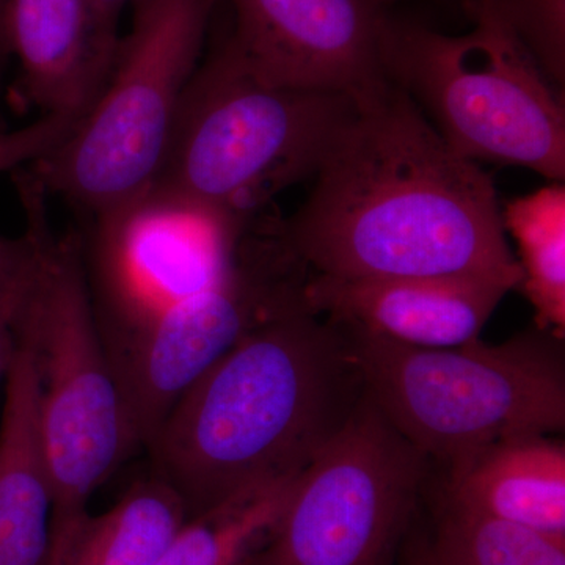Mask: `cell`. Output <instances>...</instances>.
Returning <instances> with one entry per match:
<instances>
[{
  "label": "cell",
  "mask_w": 565,
  "mask_h": 565,
  "mask_svg": "<svg viewBox=\"0 0 565 565\" xmlns=\"http://www.w3.org/2000/svg\"><path fill=\"white\" fill-rule=\"evenodd\" d=\"M282 233L311 273L522 285L493 180L396 85L359 103Z\"/></svg>",
  "instance_id": "1"
},
{
  "label": "cell",
  "mask_w": 565,
  "mask_h": 565,
  "mask_svg": "<svg viewBox=\"0 0 565 565\" xmlns=\"http://www.w3.org/2000/svg\"><path fill=\"white\" fill-rule=\"evenodd\" d=\"M340 323L308 305L264 322L212 364L147 446L188 516L299 478L363 396Z\"/></svg>",
  "instance_id": "2"
},
{
  "label": "cell",
  "mask_w": 565,
  "mask_h": 565,
  "mask_svg": "<svg viewBox=\"0 0 565 565\" xmlns=\"http://www.w3.org/2000/svg\"><path fill=\"white\" fill-rule=\"evenodd\" d=\"M343 327L364 393L448 470L487 446L565 427L563 337L535 329L501 344L418 348Z\"/></svg>",
  "instance_id": "3"
},
{
  "label": "cell",
  "mask_w": 565,
  "mask_h": 565,
  "mask_svg": "<svg viewBox=\"0 0 565 565\" xmlns=\"http://www.w3.org/2000/svg\"><path fill=\"white\" fill-rule=\"evenodd\" d=\"M356 110L352 96L262 79L226 39L189 82L154 184L253 217L315 178Z\"/></svg>",
  "instance_id": "4"
},
{
  "label": "cell",
  "mask_w": 565,
  "mask_h": 565,
  "mask_svg": "<svg viewBox=\"0 0 565 565\" xmlns=\"http://www.w3.org/2000/svg\"><path fill=\"white\" fill-rule=\"evenodd\" d=\"M460 3L473 22L462 35L396 17L385 46L386 81L468 161L525 167L563 182V96L490 0Z\"/></svg>",
  "instance_id": "5"
},
{
  "label": "cell",
  "mask_w": 565,
  "mask_h": 565,
  "mask_svg": "<svg viewBox=\"0 0 565 565\" xmlns=\"http://www.w3.org/2000/svg\"><path fill=\"white\" fill-rule=\"evenodd\" d=\"M40 374V433L52 490L51 565H66L90 520L88 500L136 446L93 316L81 232L43 233L25 308Z\"/></svg>",
  "instance_id": "6"
},
{
  "label": "cell",
  "mask_w": 565,
  "mask_h": 565,
  "mask_svg": "<svg viewBox=\"0 0 565 565\" xmlns=\"http://www.w3.org/2000/svg\"><path fill=\"white\" fill-rule=\"evenodd\" d=\"M221 2L132 0L131 32L120 40L98 102L58 147L31 163L47 195L92 218L154 184Z\"/></svg>",
  "instance_id": "7"
},
{
  "label": "cell",
  "mask_w": 565,
  "mask_h": 565,
  "mask_svg": "<svg viewBox=\"0 0 565 565\" xmlns=\"http://www.w3.org/2000/svg\"><path fill=\"white\" fill-rule=\"evenodd\" d=\"M258 215L152 184L90 218L82 258L110 366L163 315L226 277Z\"/></svg>",
  "instance_id": "8"
},
{
  "label": "cell",
  "mask_w": 565,
  "mask_h": 565,
  "mask_svg": "<svg viewBox=\"0 0 565 565\" xmlns=\"http://www.w3.org/2000/svg\"><path fill=\"white\" fill-rule=\"evenodd\" d=\"M429 462L363 392L244 565H396Z\"/></svg>",
  "instance_id": "9"
},
{
  "label": "cell",
  "mask_w": 565,
  "mask_h": 565,
  "mask_svg": "<svg viewBox=\"0 0 565 565\" xmlns=\"http://www.w3.org/2000/svg\"><path fill=\"white\" fill-rule=\"evenodd\" d=\"M310 267L282 218L259 214L223 280L162 316L111 364L139 445L151 444L185 390L264 322L307 305Z\"/></svg>",
  "instance_id": "10"
},
{
  "label": "cell",
  "mask_w": 565,
  "mask_h": 565,
  "mask_svg": "<svg viewBox=\"0 0 565 565\" xmlns=\"http://www.w3.org/2000/svg\"><path fill=\"white\" fill-rule=\"evenodd\" d=\"M228 36L245 65L270 84L366 102L388 84L386 40L403 0H226Z\"/></svg>",
  "instance_id": "11"
},
{
  "label": "cell",
  "mask_w": 565,
  "mask_h": 565,
  "mask_svg": "<svg viewBox=\"0 0 565 565\" xmlns=\"http://www.w3.org/2000/svg\"><path fill=\"white\" fill-rule=\"evenodd\" d=\"M512 282L482 277L337 278L311 274L305 300L351 329L418 348L478 340Z\"/></svg>",
  "instance_id": "12"
},
{
  "label": "cell",
  "mask_w": 565,
  "mask_h": 565,
  "mask_svg": "<svg viewBox=\"0 0 565 565\" xmlns=\"http://www.w3.org/2000/svg\"><path fill=\"white\" fill-rule=\"evenodd\" d=\"M21 95L41 115L81 121L98 102L120 46L93 0H7Z\"/></svg>",
  "instance_id": "13"
},
{
  "label": "cell",
  "mask_w": 565,
  "mask_h": 565,
  "mask_svg": "<svg viewBox=\"0 0 565 565\" xmlns=\"http://www.w3.org/2000/svg\"><path fill=\"white\" fill-rule=\"evenodd\" d=\"M0 423V565H51L52 490L40 433V374L25 316Z\"/></svg>",
  "instance_id": "14"
},
{
  "label": "cell",
  "mask_w": 565,
  "mask_h": 565,
  "mask_svg": "<svg viewBox=\"0 0 565 565\" xmlns=\"http://www.w3.org/2000/svg\"><path fill=\"white\" fill-rule=\"evenodd\" d=\"M457 503L565 539V448L546 435L498 441L448 470Z\"/></svg>",
  "instance_id": "15"
},
{
  "label": "cell",
  "mask_w": 565,
  "mask_h": 565,
  "mask_svg": "<svg viewBox=\"0 0 565 565\" xmlns=\"http://www.w3.org/2000/svg\"><path fill=\"white\" fill-rule=\"evenodd\" d=\"M296 481L245 490L191 516L152 565H244L269 541Z\"/></svg>",
  "instance_id": "16"
},
{
  "label": "cell",
  "mask_w": 565,
  "mask_h": 565,
  "mask_svg": "<svg viewBox=\"0 0 565 565\" xmlns=\"http://www.w3.org/2000/svg\"><path fill=\"white\" fill-rule=\"evenodd\" d=\"M188 519L180 494L152 473L90 516L66 565H152Z\"/></svg>",
  "instance_id": "17"
},
{
  "label": "cell",
  "mask_w": 565,
  "mask_h": 565,
  "mask_svg": "<svg viewBox=\"0 0 565 565\" xmlns=\"http://www.w3.org/2000/svg\"><path fill=\"white\" fill-rule=\"evenodd\" d=\"M504 230L519 245L522 285L539 329L564 338L565 188L563 182L520 196L501 211Z\"/></svg>",
  "instance_id": "18"
},
{
  "label": "cell",
  "mask_w": 565,
  "mask_h": 565,
  "mask_svg": "<svg viewBox=\"0 0 565 565\" xmlns=\"http://www.w3.org/2000/svg\"><path fill=\"white\" fill-rule=\"evenodd\" d=\"M429 544L448 565H565V539L482 514L444 493Z\"/></svg>",
  "instance_id": "19"
},
{
  "label": "cell",
  "mask_w": 565,
  "mask_h": 565,
  "mask_svg": "<svg viewBox=\"0 0 565 565\" xmlns=\"http://www.w3.org/2000/svg\"><path fill=\"white\" fill-rule=\"evenodd\" d=\"M553 88L565 90V0H490Z\"/></svg>",
  "instance_id": "20"
},
{
  "label": "cell",
  "mask_w": 565,
  "mask_h": 565,
  "mask_svg": "<svg viewBox=\"0 0 565 565\" xmlns=\"http://www.w3.org/2000/svg\"><path fill=\"white\" fill-rule=\"evenodd\" d=\"M79 121L62 115H41L24 128L0 131V172L33 163L62 143ZM39 245L29 230L21 237L0 236V273L18 269L36 258Z\"/></svg>",
  "instance_id": "21"
},
{
  "label": "cell",
  "mask_w": 565,
  "mask_h": 565,
  "mask_svg": "<svg viewBox=\"0 0 565 565\" xmlns=\"http://www.w3.org/2000/svg\"><path fill=\"white\" fill-rule=\"evenodd\" d=\"M40 266L41 252L35 262L0 273V381L6 377L13 359L18 326L35 289Z\"/></svg>",
  "instance_id": "22"
},
{
  "label": "cell",
  "mask_w": 565,
  "mask_h": 565,
  "mask_svg": "<svg viewBox=\"0 0 565 565\" xmlns=\"http://www.w3.org/2000/svg\"><path fill=\"white\" fill-rule=\"evenodd\" d=\"M11 54V44L9 35V20H7V0H0V131H6L7 121L3 117L2 102L3 90H6L7 68H9Z\"/></svg>",
  "instance_id": "23"
},
{
  "label": "cell",
  "mask_w": 565,
  "mask_h": 565,
  "mask_svg": "<svg viewBox=\"0 0 565 565\" xmlns=\"http://www.w3.org/2000/svg\"><path fill=\"white\" fill-rule=\"evenodd\" d=\"M401 553L403 555H401L399 565H448L435 555L429 541H424V539H415L411 542V546L405 539Z\"/></svg>",
  "instance_id": "24"
},
{
  "label": "cell",
  "mask_w": 565,
  "mask_h": 565,
  "mask_svg": "<svg viewBox=\"0 0 565 565\" xmlns=\"http://www.w3.org/2000/svg\"><path fill=\"white\" fill-rule=\"evenodd\" d=\"M132 0H93L99 20L111 32L118 33V24L125 7Z\"/></svg>",
  "instance_id": "25"
},
{
  "label": "cell",
  "mask_w": 565,
  "mask_h": 565,
  "mask_svg": "<svg viewBox=\"0 0 565 565\" xmlns=\"http://www.w3.org/2000/svg\"><path fill=\"white\" fill-rule=\"evenodd\" d=\"M460 2H462V0H460Z\"/></svg>",
  "instance_id": "26"
}]
</instances>
